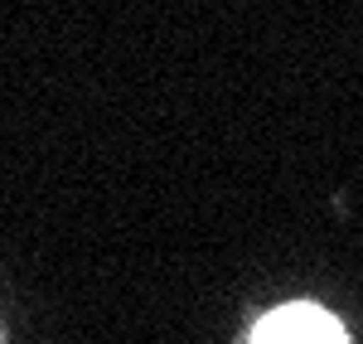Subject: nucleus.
<instances>
[{
	"instance_id": "f257e3e1",
	"label": "nucleus",
	"mask_w": 363,
	"mask_h": 344,
	"mask_svg": "<svg viewBox=\"0 0 363 344\" xmlns=\"http://www.w3.org/2000/svg\"><path fill=\"white\" fill-rule=\"evenodd\" d=\"M252 344H349V340H344L335 316H325L315 306H286L252 330Z\"/></svg>"
}]
</instances>
